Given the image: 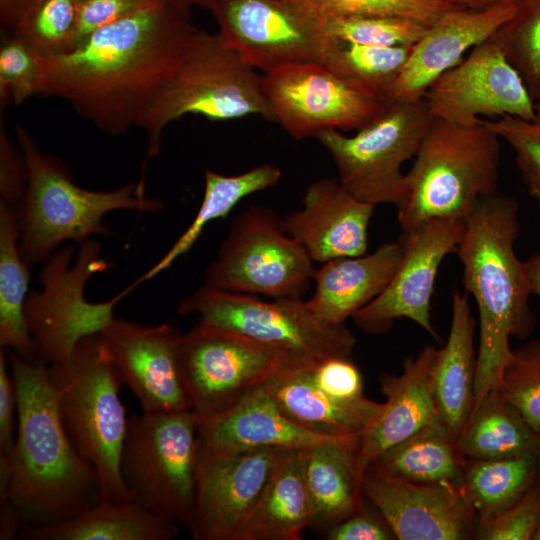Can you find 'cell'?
<instances>
[{"instance_id":"6da1fadb","label":"cell","mask_w":540,"mask_h":540,"mask_svg":"<svg viewBox=\"0 0 540 540\" xmlns=\"http://www.w3.org/2000/svg\"><path fill=\"white\" fill-rule=\"evenodd\" d=\"M193 28L189 9L152 0L45 58L37 95L61 98L101 131L121 135L139 125Z\"/></svg>"},{"instance_id":"7a4b0ae2","label":"cell","mask_w":540,"mask_h":540,"mask_svg":"<svg viewBox=\"0 0 540 540\" xmlns=\"http://www.w3.org/2000/svg\"><path fill=\"white\" fill-rule=\"evenodd\" d=\"M17 394V429L7 457H0V501L22 525L73 519L101 501L99 478L70 441L60 419L48 365L8 350Z\"/></svg>"},{"instance_id":"3957f363","label":"cell","mask_w":540,"mask_h":540,"mask_svg":"<svg viewBox=\"0 0 540 540\" xmlns=\"http://www.w3.org/2000/svg\"><path fill=\"white\" fill-rule=\"evenodd\" d=\"M519 233L518 203L499 192L482 199L464 220L456 253L479 315L474 407L497 389L513 353L510 339H527L536 325L524 261L514 248Z\"/></svg>"},{"instance_id":"277c9868","label":"cell","mask_w":540,"mask_h":540,"mask_svg":"<svg viewBox=\"0 0 540 540\" xmlns=\"http://www.w3.org/2000/svg\"><path fill=\"white\" fill-rule=\"evenodd\" d=\"M16 134L27 167L16 216L19 250L28 265L45 262L66 241L79 244L94 235H111L103 220L109 212L156 213L163 208L159 199L146 197L144 177L111 191L82 188L68 167L43 153L24 127L18 125Z\"/></svg>"},{"instance_id":"5b68a950","label":"cell","mask_w":540,"mask_h":540,"mask_svg":"<svg viewBox=\"0 0 540 540\" xmlns=\"http://www.w3.org/2000/svg\"><path fill=\"white\" fill-rule=\"evenodd\" d=\"M57 410L78 453L96 470L101 501L134 502L122 473L128 431L123 384L100 334L82 339L65 361L48 365Z\"/></svg>"},{"instance_id":"8992f818","label":"cell","mask_w":540,"mask_h":540,"mask_svg":"<svg viewBox=\"0 0 540 540\" xmlns=\"http://www.w3.org/2000/svg\"><path fill=\"white\" fill-rule=\"evenodd\" d=\"M186 114L214 121L250 115L274 121L262 75L219 32L196 26L138 125L147 136V160L158 155L164 128Z\"/></svg>"},{"instance_id":"52a82bcc","label":"cell","mask_w":540,"mask_h":540,"mask_svg":"<svg viewBox=\"0 0 540 540\" xmlns=\"http://www.w3.org/2000/svg\"><path fill=\"white\" fill-rule=\"evenodd\" d=\"M500 140L483 119L470 125L433 119L405 173L397 209L402 232L432 219L464 221L496 193Z\"/></svg>"},{"instance_id":"ba28073f","label":"cell","mask_w":540,"mask_h":540,"mask_svg":"<svg viewBox=\"0 0 540 540\" xmlns=\"http://www.w3.org/2000/svg\"><path fill=\"white\" fill-rule=\"evenodd\" d=\"M178 313L197 315L199 323L227 330L271 347L290 360L317 362L351 357L356 338L345 324H329L303 298L265 301L256 295L204 285L184 298Z\"/></svg>"},{"instance_id":"9c48e42d","label":"cell","mask_w":540,"mask_h":540,"mask_svg":"<svg viewBox=\"0 0 540 540\" xmlns=\"http://www.w3.org/2000/svg\"><path fill=\"white\" fill-rule=\"evenodd\" d=\"M44 263L41 289L28 294L25 316L37 359L51 365L67 360L85 337L99 334L114 319L116 305L139 284L134 281L106 301H88V280L111 266L91 238L78 244L76 256L73 246H63Z\"/></svg>"},{"instance_id":"30bf717a","label":"cell","mask_w":540,"mask_h":540,"mask_svg":"<svg viewBox=\"0 0 540 540\" xmlns=\"http://www.w3.org/2000/svg\"><path fill=\"white\" fill-rule=\"evenodd\" d=\"M199 450L197 419L190 410L130 416L122 473L134 502L163 520L186 525Z\"/></svg>"},{"instance_id":"8fae6325","label":"cell","mask_w":540,"mask_h":540,"mask_svg":"<svg viewBox=\"0 0 540 540\" xmlns=\"http://www.w3.org/2000/svg\"><path fill=\"white\" fill-rule=\"evenodd\" d=\"M424 98L390 101L369 124L347 136L327 129L315 138L328 151L338 180L356 198L374 206L405 199L402 165L414 157L433 121Z\"/></svg>"},{"instance_id":"7c38bea8","label":"cell","mask_w":540,"mask_h":540,"mask_svg":"<svg viewBox=\"0 0 540 540\" xmlns=\"http://www.w3.org/2000/svg\"><path fill=\"white\" fill-rule=\"evenodd\" d=\"M302 245L286 233L274 209L251 205L232 221L205 285L272 299L303 298L315 268Z\"/></svg>"},{"instance_id":"4fadbf2b","label":"cell","mask_w":540,"mask_h":540,"mask_svg":"<svg viewBox=\"0 0 540 540\" xmlns=\"http://www.w3.org/2000/svg\"><path fill=\"white\" fill-rule=\"evenodd\" d=\"M287 360L271 347L199 322L177 342L179 374L197 420L228 410Z\"/></svg>"},{"instance_id":"5bb4252c","label":"cell","mask_w":540,"mask_h":540,"mask_svg":"<svg viewBox=\"0 0 540 540\" xmlns=\"http://www.w3.org/2000/svg\"><path fill=\"white\" fill-rule=\"evenodd\" d=\"M262 82L277 122L292 138L327 129L359 130L384 109V102L319 62L289 63L263 72Z\"/></svg>"},{"instance_id":"9a60e30c","label":"cell","mask_w":540,"mask_h":540,"mask_svg":"<svg viewBox=\"0 0 540 540\" xmlns=\"http://www.w3.org/2000/svg\"><path fill=\"white\" fill-rule=\"evenodd\" d=\"M423 98L434 119L460 125L481 116L535 118V100L493 36L439 76Z\"/></svg>"},{"instance_id":"2e32d148","label":"cell","mask_w":540,"mask_h":540,"mask_svg":"<svg viewBox=\"0 0 540 540\" xmlns=\"http://www.w3.org/2000/svg\"><path fill=\"white\" fill-rule=\"evenodd\" d=\"M464 221L432 219L402 233L403 252L385 289L352 319L364 332L382 334L394 321L406 318L438 339L431 321V299L439 267L456 253Z\"/></svg>"},{"instance_id":"e0dca14e","label":"cell","mask_w":540,"mask_h":540,"mask_svg":"<svg viewBox=\"0 0 540 540\" xmlns=\"http://www.w3.org/2000/svg\"><path fill=\"white\" fill-rule=\"evenodd\" d=\"M285 449L214 453L200 445L192 511L196 540H239Z\"/></svg>"},{"instance_id":"ac0fdd59","label":"cell","mask_w":540,"mask_h":540,"mask_svg":"<svg viewBox=\"0 0 540 540\" xmlns=\"http://www.w3.org/2000/svg\"><path fill=\"white\" fill-rule=\"evenodd\" d=\"M205 8L227 44L254 69L320 63L324 35L284 0H208Z\"/></svg>"},{"instance_id":"d6986e66","label":"cell","mask_w":540,"mask_h":540,"mask_svg":"<svg viewBox=\"0 0 540 540\" xmlns=\"http://www.w3.org/2000/svg\"><path fill=\"white\" fill-rule=\"evenodd\" d=\"M362 492L399 540H459L469 536L476 517L461 483H419L372 463Z\"/></svg>"},{"instance_id":"ffe728a7","label":"cell","mask_w":540,"mask_h":540,"mask_svg":"<svg viewBox=\"0 0 540 540\" xmlns=\"http://www.w3.org/2000/svg\"><path fill=\"white\" fill-rule=\"evenodd\" d=\"M99 334L142 413L191 411L177 364L178 329L114 318Z\"/></svg>"},{"instance_id":"44dd1931","label":"cell","mask_w":540,"mask_h":540,"mask_svg":"<svg viewBox=\"0 0 540 540\" xmlns=\"http://www.w3.org/2000/svg\"><path fill=\"white\" fill-rule=\"evenodd\" d=\"M375 207L356 198L338 179L322 178L307 187L302 207L282 216V223L311 260L322 264L367 253Z\"/></svg>"},{"instance_id":"7402d4cb","label":"cell","mask_w":540,"mask_h":540,"mask_svg":"<svg viewBox=\"0 0 540 540\" xmlns=\"http://www.w3.org/2000/svg\"><path fill=\"white\" fill-rule=\"evenodd\" d=\"M516 11V2L512 0L483 9L458 8L444 14L412 46L391 101L423 98L439 76L459 64L475 46L494 36Z\"/></svg>"},{"instance_id":"603a6c76","label":"cell","mask_w":540,"mask_h":540,"mask_svg":"<svg viewBox=\"0 0 540 540\" xmlns=\"http://www.w3.org/2000/svg\"><path fill=\"white\" fill-rule=\"evenodd\" d=\"M439 349L424 347L409 356L399 375L384 374L380 385L386 397L377 420L361 435L357 449L360 476L385 451L424 426L440 419L433 388V367Z\"/></svg>"},{"instance_id":"cb8c5ba5","label":"cell","mask_w":540,"mask_h":540,"mask_svg":"<svg viewBox=\"0 0 540 540\" xmlns=\"http://www.w3.org/2000/svg\"><path fill=\"white\" fill-rule=\"evenodd\" d=\"M314 362L287 360L264 387L292 422L329 438L361 435L377 420L384 403L365 396L341 400L323 392L313 381Z\"/></svg>"},{"instance_id":"d4e9b609","label":"cell","mask_w":540,"mask_h":540,"mask_svg":"<svg viewBox=\"0 0 540 540\" xmlns=\"http://www.w3.org/2000/svg\"><path fill=\"white\" fill-rule=\"evenodd\" d=\"M197 432L200 445L214 453H238L259 448L302 449L342 439L314 434L292 422L264 384L223 413L197 420Z\"/></svg>"},{"instance_id":"484cf974","label":"cell","mask_w":540,"mask_h":540,"mask_svg":"<svg viewBox=\"0 0 540 540\" xmlns=\"http://www.w3.org/2000/svg\"><path fill=\"white\" fill-rule=\"evenodd\" d=\"M403 245L381 244L375 251L322 263L313 274L314 292L307 304L320 320L345 324L387 286L400 262Z\"/></svg>"},{"instance_id":"4316f807","label":"cell","mask_w":540,"mask_h":540,"mask_svg":"<svg viewBox=\"0 0 540 540\" xmlns=\"http://www.w3.org/2000/svg\"><path fill=\"white\" fill-rule=\"evenodd\" d=\"M475 326L468 296L454 290L448 339L439 349L433 367L438 415L454 441L466 425L475 403Z\"/></svg>"},{"instance_id":"83f0119b","label":"cell","mask_w":540,"mask_h":540,"mask_svg":"<svg viewBox=\"0 0 540 540\" xmlns=\"http://www.w3.org/2000/svg\"><path fill=\"white\" fill-rule=\"evenodd\" d=\"M359 439L329 440L301 449L313 526L331 528L363 509L362 477L357 467Z\"/></svg>"},{"instance_id":"f1b7e54d","label":"cell","mask_w":540,"mask_h":540,"mask_svg":"<svg viewBox=\"0 0 540 540\" xmlns=\"http://www.w3.org/2000/svg\"><path fill=\"white\" fill-rule=\"evenodd\" d=\"M312 526L301 449H285L239 540H300Z\"/></svg>"},{"instance_id":"f546056e","label":"cell","mask_w":540,"mask_h":540,"mask_svg":"<svg viewBox=\"0 0 540 540\" xmlns=\"http://www.w3.org/2000/svg\"><path fill=\"white\" fill-rule=\"evenodd\" d=\"M178 526L136 502L100 501L71 520L53 525H21L19 532L33 540H169L178 534Z\"/></svg>"},{"instance_id":"4dcf8cb0","label":"cell","mask_w":540,"mask_h":540,"mask_svg":"<svg viewBox=\"0 0 540 540\" xmlns=\"http://www.w3.org/2000/svg\"><path fill=\"white\" fill-rule=\"evenodd\" d=\"M455 444L470 460L538 455L540 430L494 389L473 408Z\"/></svg>"},{"instance_id":"1f68e13d","label":"cell","mask_w":540,"mask_h":540,"mask_svg":"<svg viewBox=\"0 0 540 540\" xmlns=\"http://www.w3.org/2000/svg\"><path fill=\"white\" fill-rule=\"evenodd\" d=\"M281 177L282 171L269 163L230 176L205 169L204 195L194 219L162 258L137 278L136 282L140 285L168 269L191 250L210 222L226 217L245 197L275 186Z\"/></svg>"},{"instance_id":"d6a6232c","label":"cell","mask_w":540,"mask_h":540,"mask_svg":"<svg viewBox=\"0 0 540 540\" xmlns=\"http://www.w3.org/2000/svg\"><path fill=\"white\" fill-rule=\"evenodd\" d=\"M28 266L19 250L16 207L0 200V346L35 360L36 348L25 316Z\"/></svg>"},{"instance_id":"836d02e7","label":"cell","mask_w":540,"mask_h":540,"mask_svg":"<svg viewBox=\"0 0 540 540\" xmlns=\"http://www.w3.org/2000/svg\"><path fill=\"white\" fill-rule=\"evenodd\" d=\"M373 463L419 483H461L464 470V457L440 419L394 445Z\"/></svg>"},{"instance_id":"e575fe53","label":"cell","mask_w":540,"mask_h":540,"mask_svg":"<svg viewBox=\"0 0 540 540\" xmlns=\"http://www.w3.org/2000/svg\"><path fill=\"white\" fill-rule=\"evenodd\" d=\"M537 480V455H524L471 460L464 466L461 485L480 524L514 505Z\"/></svg>"},{"instance_id":"d590c367","label":"cell","mask_w":540,"mask_h":540,"mask_svg":"<svg viewBox=\"0 0 540 540\" xmlns=\"http://www.w3.org/2000/svg\"><path fill=\"white\" fill-rule=\"evenodd\" d=\"M412 46L364 45L324 35L320 63L355 86L390 102Z\"/></svg>"},{"instance_id":"8d00e7d4","label":"cell","mask_w":540,"mask_h":540,"mask_svg":"<svg viewBox=\"0 0 540 540\" xmlns=\"http://www.w3.org/2000/svg\"><path fill=\"white\" fill-rule=\"evenodd\" d=\"M10 34L45 58L66 54L77 45L78 0H29Z\"/></svg>"},{"instance_id":"74e56055","label":"cell","mask_w":540,"mask_h":540,"mask_svg":"<svg viewBox=\"0 0 540 540\" xmlns=\"http://www.w3.org/2000/svg\"><path fill=\"white\" fill-rule=\"evenodd\" d=\"M514 17L493 36L523 78L534 100L540 98V0H515Z\"/></svg>"},{"instance_id":"f35d334b","label":"cell","mask_w":540,"mask_h":540,"mask_svg":"<svg viewBox=\"0 0 540 540\" xmlns=\"http://www.w3.org/2000/svg\"><path fill=\"white\" fill-rule=\"evenodd\" d=\"M427 26L391 15H350L328 20L319 31L338 40L373 46H412Z\"/></svg>"},{"instance_id":"ab89813d","label":"cell","mask_w":540,"mask_h":540,"mask_svg":"<svg viewBox=\"0 0 540 540\" xmlns=\"http://www.w3.org/2000/svg\"><path fill=\"white\" fill-rule=\"evenodd\" d=\"M496 390L540 430V338L513 350Z\"/></svg>"},{"instance_id":"60d3db41","label":"cell","mask_w":540,"mask_h":540,"mask_svg":"<svg viewBox=\"0 0 540 540\" xmlns=\"http://www.w3.org/2000/svg\"><path fill=\"white\" fill-rule=\"evenodd\" d=\"M45 57L14 34L1 36L0 107L19 105L37 95L44 73Z\"/></svg>"},{"instance_id":"b9f144b4","label":"cell","mask_w":540,"mask_h":540,"mask_svg":"<svg viewBox=\"0 0 540 540\" xmlns=\"http://www.w3.org/2000/svg\"><path fill=\"white\" fill-rule=\"evenodd\" d=\"M485 122L514 150L526 189L540 206V127L532 121L510 116Z\"/></svg>"},{"instance_id":"7bdbcfd3","label":"cell","mask_w":540,"mask_h":540,"mask_svg":"<svg viewBox=\"0 0 540 540\" xmlns=\"http://www.w3.org/2000/svg\"><path fill=\"white\" fill-rule=\"evenodd\" d=\"M540 526V483L537 482L514 505L477 524V538L482 540H531Z\"/></svg>"},{"instance_id":"ee69618b","label":"cell","mask_w":540,"mask_h":540,"mask_svg":"<svg viewBox=\"0 0 540 540\" xmlns=\"http://www.w3.org/2000/svg\"><path fill=\"white\" fill-rule=\"evenodd\" d=\"M311 375L315 384L334 398L352 400L364 396L362 376L351 357L335 356L314 362Z\"/></svg>"},{"instance_id":"f6af8a7d","label":"cell","mask_w":540,"mask_h":540,"mask_svg":"<svg viewBox=\"0 0 540 540\" xmlns=\"http://www.w3.org/2000/svg\"><path fill=\"white\" fill-rule=\"evenodd\" d=\"M151 1L152 0H78V34L76 47L97 30L139 10Z\"/></svg>"},{"instance_id":"bcb514c9","label":"cell","mask_w":540,"mask_h":540,"mask_svg":"<svg viewBox=\"0 0 540 540\" xmlns=\"http://www.w3.org/2000/svg\"><path fill=\"white\" fill-rule=\"evenodd\" d=\"M26 185L27 167L23 153L19 146L10 141L1 119L0 200L16 207L25 192Z\"/></svg>"},{"instance_id":"7dc6e473","label":"cell","mask_w":540,"mask_h":540,"mask_svg":"<svg viewBox=\"0 0 540 540\" xmlns=\"http://www.w3.org/2000/svg\"><path fill=\"white\" fill-rule=\"evenodd\" d=\"M371 15L400 16L433 25L447 12L458 9L445 0H365Z\"/></svg>"},{"instance_id":"c3c4849f","label":"cell","mask_w":540,"mask_h":540,"mask_svg":"<svg viewBox=\"0 0 540 540\" xmlns=\"http://www.w3.org/2000/svg\"><path fill=\"white\" fill-rule=\"evenodd\" d=\"M6 349L0 350V457H7L17 429V394L7 367Z\"/></svg>"},{"instance_id":"681fc988","label":"cell","mask_w":540,"mask_h":540,"mask_svg":"<svg viewBox=\"0 0 540 540\" xmlns=\"http://www.w3.org/2000/svg\"><path fill=\"white\" fill-rule=\"evenodd\" d=\"M329 540H389L394 535L384 521L363 509L332 526L327 533Z\"/></svg>"},{"instance_id":"f907efd6","label":"cell","mask_w":540,"mask_h":540,"mask_svg":"<svg viewBox=\"0 0 540 540\" xmlns=\"http://www.w3.org/2000/svg\"><path fill=\"white\" fill-rule=\"evenodd\" d=\"M29 0H0L1 36L12 33Z\"/></svg>"},{"instance_id":"816d5d0a","label":"cell","mask_w":540,"mask_h":540,"mask_svg":"<svg viewBox=\"0 0 540 540\" xmlns=\"http://www.w3.org/2000/svg\"><path fill=\"white\" fill-rule=\"evenodd\" d=\"M524 268L531 295L540 296V253L524 261Z\"/></svg>"},{"instance_id":"f5cc1de1","label":"cell","mask_w":540,"mask_h":540,"mask_svg":"<svg viewBox=\"0 0 540 540\" xmlns=\"http://www.w3.org/2000/svg\"><path fill=\"white\" fill-rule=\"evenodd\" d=\"M451 5L462 9H483L492 5L512 0H445Z\"/></svg>"},{"instance_id":"db71d44e","label":"cell","mask_w":540,"mask_h":540,"mask_svg":"<svg viewBox=\"0 0 540 540\" xmlns=\"http://www.w3.org/2000/svg\"><path fill=\"white\" fill-rule=\"evenodd\" d=\"M176 5L185 8V9H191L194 6H199L205 8L208 0H169Z\"/></svg>"},{"instance_id":"11a10c76","label":"cell","mask_w":540,"mask_h":540,"mask_svg":"<svg viewBox=\"0 0 540 540\" xmlns=\"http://www.w3.org/2000/svg\"><path fill=\"white\" fill-rule=\"evenodd\" d=\"M532 122L540 127V98L535 100V118Z\"/></svg>"},{"instance_id":"9f6ffc18","label":"cell","mask_w":540,"mask_h":540,"mask_svg":"<svg viewBox=\"0 0 540 540\" xmlns=\"http://www.w3.org/2000/svg\"><path fill=\"white\" fill-rule=\"evenodd\" d=\"M537 460H538V479H539V483H540V453L537 455ZM533 540H540V526L537 530V533L535 534Z\"/></svg>"}]
</instances>
